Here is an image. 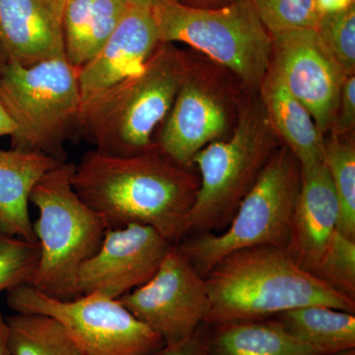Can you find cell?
Segmentation results:
<instances>
[{
	"label": "cell",
	"mask_w": 355,
	"mask_h": 355,
	"mask_svg": "<svg viewBox=\"0 0 355 355\" xmlns=\"http://www.w3.org/2000/svg\"><path fill=\"white\" fill-rule=\"evenodd\" d=\"M6 321L12 355H83L69 331L55 318L15 313Z\"/></svg>",
	"instance_id": "22"
},
{
	"label": "cell",
	"mask_w": 355,
	"mask_h": 355,
	"mask_svg": "<svg viewBox=\"0 0 355 355\" xmlns=\"http://www.w3.org/2000/svg\"><path fill=\"white\" fill-rule=\"evenodd\" d=\"M205 282L210 308L205 324L209 326L270 319L311 305L355 313V301L301 268L284 248L233 252L211 268Z\"/></svg>",
	"instance_id": "2"
},
{
	"label": "cell",
	"mask_w": 355,
	"mask_h": 355,
	"mask_svg": "<svg viewBox=\"0 0 355 355\" xmlns=\"http://www.w3.org/2000/svg\"><path fill=\"white\" fill-rule=\"evenodd\" d=\"M313 275L355 301V240L336 231Z\"/></svg>",
	"instance_id": "24"
},
{
	"label": "cell",
	"mask_w": 355,
	"mask_h": 355,
	"mask_svg": "<svg viewBox=\"0 0 355 355\" xmlns=\"http://www.w3.org/2000/svg\"><path fill=\"white\" fill-rule=\"evenodd\" d=\"M39 259L38 242L0 235V292L28 284Z\"/></svg>",
	"instance_id": "27"
},
{
	"label": "cell",
	"mask_w": 355,
	"mask_h": 355,
	"mask_svg": "<svg viewBox=\"0 0 355 355\" xmlns=\"http://www.w3.org/2000/svg\"><path fill=\"white\" fill-rule=\"evenodd\" d=\"M76 164L60 163L33 189L30 202L39 210L33 223L40 259L28 286L58 300L79 297L77 275L97 252L108 226L79 198L72 186Z\"/></svg>",
	"instance_id": "4"
},
{
	"label": "cell",
	"mask_w": 355,
	"mask_h": 355,
	"mask_svg": "<svg viewBox=\"0 0 355 355\" xmlns=\"http://www.w3.org/2000/svg\"><path fill=\"white\" fill-rule=\"evenodd\" d=\"M324 355H355V349L343 350V352H336V354Z\"/></svg>",
	"instance_id": "36"
},
{
	"label": "cell",
	"mask_w": 355,
	"mask_h": 355,
	"mask_svg": "<svg viewBox=\"0 0 355 355\" xmlns=\"http://www.w3.org/2000/svg\"><path fill=\"white\" fill-rule=\"evenodd\" d=\"M179 3L191 7H200V8H214L230 3L233 0H175Z\"/></svg>",
	"instance_id": "32"
},
{
	"label": "cell",
	"mask_w": 355,
	"mask_h": 355,
	"mask_svg": "<svg viewBox=\"0 0 355 355\" xmlns=\"http://www.w3.org/2000/svg\"><path fill=\"white\" fill-rule=\"evenodd\" d=\"M323 163L330 175L340 205L338 231L355 240V147L335 135L324 139Z\"/></svg>",
	"instance_id": "23"
},
{
	"label": "cell",
	"mask_w": 355,
	"mask_h": 355,
	"mask_svg": "<svg viewBox=\"0 0 355 355\" xmlns=\"http://www.w3.org/2000/svg\"><path fill=\"white\" fill-rule=\"evenodd\" d=\"M277 135L261 100L241 114L234 133L211 142L195 156L200 186L190 216V232L209 233L230 223L240 202L277 150Z\"/></svg>",
	"instance_id": "8"
},
{
	"label": "cell",
	"mask_w": 355,
	"mask_h": 355,
	"mask_svg": "<svg viewBox=\"0 0 355 355\" xmlns=\"http://www.w3.org/2000/svg\"><path fill=\"white\" fill-rule=\"evenodd\" d=\"M270 69L304 105L322 135L333 130L347 76L316 29L272 35Z\"/></svg>",
	"instance_id": "11"
},
{
	"label": "cell",
	"mask_w": 355,
	"mask_h": 355,
	"mask_svg": "<svg viewBox=\"0 0 355 355\" xmlns=\"http://www.w3.org/2000/svg\"><path fill=\"white\" fill-rule=\"evenodd\" d=\"M211 328L205 331L210 355H318L275 318L212 324Z\"/></svg>",
	"instance_id": "20"
},
{
	"label": "cell",
	"mask_w": 355,
	"mask_h": 355,
	"mask_svg": "<svg viewBox=\"0 0 355 355\" xmlns=\"http://www.w3.org/2000/svg\"><path fill=\"white\" fill-rule=\"evenodd\" d=\"M261 85V100L268 120L301 167L323 162V135L304 105L291 94L279 74L270 67Z\"/></svg>",
	"instance_id": "18"
},
{
	"label": "cell",
	"mask_w": 355,
	"mask_h": 355,
	"mask_svg": "<svg viewBox=\"0 0 355 355\" xmlns=\"http://www.w3.org/2000/svg\"><path fill=\"white\" fill-rule=\"evenodd\" d=\"M79 69L67 58L33 67L7 62L0 72V104L15 125L11 148L67 162L65 144L80 133Z\"/></svg>",
	"instance_id": "5"
},
{
	"label": "cell",
	"mask_w": 355,
	"mask_h": 355,
	"mask_svg": "<svg viewBox=\"0 0 355 355\" xmlns=\"http://www.w3.org/2000/svg\"><path fill=\"white\" fill-rule=\"evenodd\" d=\"M355 123V77L347 76L343 83L340 104L336 113L334 132L343 135L354 127Z\"/></svg>",
	"instance_id": "28"
},
{
	"label": "cell",
	"mask_w": 355,
	"mask_h": 355,
	"mask_svg": "<svg viewBox=\"0 0 355 355\" xmlns=\"http://www.w3.org/2000/svg\"><path fill=\"white\" fill-rule=\"evenodd\" d=\"M159 44L151 8L130 6L108 41L79 69L81 112L141 71Z\"/></svg>",
	"instance_id": "13"
},
{
	"label": "cell",
	"mask_w": 355,
	"mask_h": 355,
	"mask_svg": "<svg viewBox=\"0 0 355 355\" xmlns=\"http://www.w3.org/2000/svg\"><path fill=\"white\" fill-rule=\"evenodd\" d=\"M328 50L345 76L355 70V4L340 12L320 16L316 28Z\"/></svg>",
	"instance_id": "26"
},
{
	"label": "cell",
	"mask_w": 355,
	"mask_h": 355,
	"mask_svg": "<svg viewBox=\"0 0 355 355\" xmlns=\"http://www.w3.org/2000/svg\"><path fill=\"white\" fill-rule=\"evenodd\" d=\"M172 246L150 226L128 224L107 229L99 249L79 268V295L123 297L153 279Z\"/></svg>",
	"instance_id": "12"
},
{
	"label": "cell",
	"mask_w": 355,
	"mask_h": 355,
	"mask_svg": "<svg viewBox=\"0 0 355 355\" xmlns=\"http://www.w3.org/2000/svg\"><path fill=\"white\" fill-rule=\"evenodd\" d=\"M153 355H210L202 324L189 338L164 345Z\"/></svg>",
	"instance_id": "29"
},
{
	"label": "cell",
	"mask_w": 355,
	"mask_h": 355,
	"mask_svg": "<svg viewBox=\"0 0 355 355\" xmlns=\"http://www.w3.org/2000/svg\"><path fill=\"white\" fill-rule=\"evenodd\" d=\"M130 4L125 0H67L62 12L65 58L80 69L108 41Z\"/></svg>",
	"instance_id": "19"
},
{
	"label": "cell",
	"mask_w": 355,
	"mask_h": 355,
	"mask_svg": "<svg viewBox=\"0 0 355 355\" xmlns=\"http://www.w3.org/2000/svg\"><path fill=\"white\" fill-rule=\"evenodd\" d=\"M14 132H15V125L0 104V137H6V135L11 137Z\"/></svg>",
	"instance_id": "33"
},
{
	"label": "cell",
	"mask_w": 355,
	"mask_h": 355,
	"mask_svg": "<svg viewBox=\"0 0 355 355\" xmlns=\"http://www.w3.org/2000/svg\"><path fill=\"white\" fill-rule=\"evenodd\" d=\"M6 303L15 313L55 318L69 331L83 355H153L165 345L119 299L102 294L58 300L23 284L7 291Z\"/></svg>",
	"instance_id": "9"
},
{
	"label": "cell",
	"mask_w": 355,
	"mask_h": 355,
	"mask_svg": "<svg viewBox=\"0 0 355 355\" xmlns=\"http://www.w3.org/2000/svg\"><path fill=\"white\" fill-rule=\"evenodd\" d=\"M300 176V163L291 151L286 146L277 149L240 202L226 230L219 234L198 233L184 238L177 246L205 277L233 252L257 246L286 249Z\"/></svg>",
	"instance_id": "7"
},
{
	"label": "cell",
	"mask_w": 355,
	"mask_h": 355,
	"mask_svg": "<svg viewBox=\"0 0 355 355\" xmlns=\"http://www.w3.org/2000/svg\"><path fill=\"white\" fill-rule=\"evenodd\" d=\"M62 12L53 0H0V46L7 62L29 67L65 58Z\"/></svg>",
	"instance_id": "16"
},
{
	"label": "cell",
	"mask_w": 355,
	"mask_h": 355,
	"mask_svg": "<svg viewBox=\"0 0 355 355\" xmlns=\"http://www.w3.org/2000/svg\"><path fill=\"white\" fill-rule=\"evenodd\" d=\"M340 205L324 163L301 167L300 187L286 248L301 268L314 273L338 231Z\"/></svg>",
	"instance_id": "15"
},
{
	"label": "cell",
	"mask_w": 355,
	"mask_h": 355,
	"mask_svg": "<svg viewBox=\"0 0 355 355\" xmlns=\"http://www.w3.org/2000/svg\"><path fill=\"white\" fill-rule=\"evenodd\" d=\"M0 355H12L10 349V331L6 317L0 310Z\"/></svg>",
	"instance_id": "31"
},
{
	"label": "cell",
	"mask_w": 355,
	"mask_h": 355,
	"mask_svg": "<svg viewBox=\"0 0 355 355\" xmlns=\"http://www.w3.org/2000/svg\"><path fill=\"white\" fill-rule=\"evenodd\" d=\"M72 186L108 229L150 226L176 245L190 233L200 180L157 149L123 157L94 149L76 165Z\"/></svg>",
	"instance_id": "1"
},
{
	"label": "cell",
	"mask_w": 355,
	"mask_h": 355,
	"mask_svg": "<svg viewBox=\"0 0 355 355\" xmlns=\"http://www.w3.org/2000/svg\"><path fill=\"white\" fill-rule=\"evenodd\" d=\"M151 11L160 43L188 44L250 85L263 83L272 62V36L252 0L214 8L157 0Z\"/></svg>",
	"instance_id": "6"
},
{
	"label": "cell",
	"mask_w": 355,
	"mask_h": 355,
	"mask_svg": "<svg viewBox=\"0 0 355 355\" xmlns=\"http://www.w3.org/2000/svg\"><path fill=\"white\" fill-rule=\"evenodd\" d=\"M187 67L173 44H159L141 71L81 112L84 139L95 150L121 157L156 149L154 130L167 118Z\"/></svg>",
	"instance_id": "3"
},
{
	"label": "cell",
	"mask_w": 355,
	"mask_h": 355,
	"mask_svg": "<svg viewBox=\"0 0 355 355\" xmlns=\"http://www.w3.org/2000/svg\"><path fill=\"white\" fill-rule=\"evenodd\" d=\"M228 128L220 100L193 79L190 65L155 141L156 149L173 162L190 168L202 148L219 139Z\"/></svg>",
	"instance_id": "14"
},
{
	"label": "cell",
	"mask_w": 355,
	"mask_h": 355,
	"mask_svg": "<svg viewBox=\"0 0 355 355\" xmlns=\"http://www.w3.org/2000/svg\"><path fill=\"white\" fill-rule=\"evenodd\" d=\"M53 1L55 2V3L58 4L60 7H62V9H64L65 2H67V0H53Z\"/></svg>",
	"instance_id": "37"
},
{
	"label": "cell",
	"mask_w": 355,
	"mask_h": 355,
	"mask_svg": "<svg viewBox=\"0 0 355 355\" xmlns=\"http://www.w3.org/2000/svg\"><path fill=\"white\" fill-rule=\"evenodd\" d=\"M130 6L146 7V8H153L154 4L157 0H125Z\"/></svg>",
	"instance_id": "34"
},
{
	"label": "cell",
	"mask_w": 355,
	"mask_h": 355,
	"mask_svg": "<svg viewBox=\"0 0 355 355\" xmlns=\"http://www.w3.org/2000/svg\"><path fill=\"white\" fill-rule=\"evenodd\" d=\"M286 330L318 355L355 349V316L323 305L286 311L275 317Z\"/></svg>",
	"instance_id": "21"
},
{
	"label": "cell",
	"mask_w": 355,
	"mask_h": 355,
	"mask_svg": "<svg viewBox=\"0 0 355 355\" xmlns=\"http://www.w3.org/2000/svg\"><path fill=\"white\" fill-rule=\"evenodd\" d=\"M320 15L340 12L354 4V0H316Z\"/></svg>",
	"instance_id": "30"
},
{
	"label": "cell",
	"mask_w": 355,
	"mask_h": 355,
	"mask_svg": "<svg viewBox=\"0 0 355 355\" xmlns=\"http://www.w3.org/2000/svg\"><path fill=\"white\" fill-rule=\"evenodd\" d=\"M7 64L6 55H4L3 51H2L1 46H0V72L3 69L4 65Z\"/></svg>",
	"instance_id": "35"
},
{
	"label": "cell",
	"mask_w": 355,
	"mask_h": 355,
	"mask_svg": "<svg viewBox=\"0 0 355 355\" xmlns=\"http://www.w3.org/2000/svg\"><path fill=\"white\" fill-rule=\"evenodd\" d=\"M270 36L296 30L316 29V0H252Z\"/></svg>",
	"instance_id": "25"
},
{
	"label": "cell",
	"mask_w": 355,
	"mask_h": 355,
	"mask_svg": "<svg viewBox=\"0 0 355 355\" xmlns=\"http://www.w3.org/2000/svg\"><path fill=\"white\" fill-rule=\"evenodd\" d=\"M60 164L36 151L0 149V235L37 243L29 216L33 189Z\"/></svg>",
	"instance_id": "17"
},
{
	"label": "cell",
	"mask_w": 355,
	"mask_h": 355,
	"mask_svg": "<svg viewBox=\"0 0 355 355\" xmlns=\"http://www.w3.org/2000/svg\"><path fill=\"white\" fill-rule=\"evenodd\" d=\"M119 300L165 345L193 335L205 324L210 308L205 277L177 245L153 279Z\"/></svg>",
	"instance_id": "10"
}]
</instances>
